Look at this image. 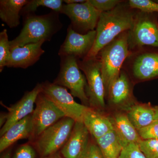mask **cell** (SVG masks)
I'll return each instance as SVG.
<instances>
[{"instance_id": "23", "label": "cell", "mask_w": 158, "mask_h": 158, "mask_svg": "<svg viewBox=\"0 0 158 158\" xmlns=\"http://www.w3.org/2000/svg\"><path fill=\"white\" fill-rule=\"evenodd\" d=\"M62 0H31L23 8L21 15H26L34 13L40 6L49 8L53 11L60 13L63 6Z\"/></svg>"}, {"instance_id": "11", "label": "cell", "mask_w": 158, "mask_h": 158, "mask_svg": "<svg viewBox=\"0 0 158 158\" xmlns=\"http://www.w3.org/2000/svg\"><path fill=\"white\" fill-rule=\"evenodd\" d=\"M32 113L33 132L31 141L35 140L46 129L65 117V114L41 92L36 100Z\"/></svg>"}, {"instance_id": "35", "label": "cell", "mask_w": 158, "mask_h": 158, "mask_svg": "<svg viewBox=\"0 0 158 158\" xmlns=\"http://www.w3.org/2000/svg\"><path fill=\"white\" fill-rule=\"evenodd\" d=\"M1 158H11V151H9L3 155Z\"/></svg>"}, {"instance_id": "16", "label": "cell", "mask_w": 158, "mask_h": 158, "mask_svg": "<svg viewBox=\"0 0 158 158\" xmlns=\"http://www.w3.org/2000/svg\"><path fill=\"white\" fill-rule=\"evenodd\" d=\"M90 141V133L82 122H76L68 141L60 151L64 158H80Z\"/></svg>"}, {"instance_id": "8", "label": "cell", "mask_w": 158, "mask_h": 158, "mask_svg": "<svg viewBox=\"0 0 158 158\" xmlns=\"http://www.w3.org/2000/svg\"><path fill=\"white\" fill-rule=\"evenodd\" d=\"M80 69L87 79L85 89L89 101V107L100 111L106 106V92L101 71L100 62L98 57L78 60Z\"/></svg>"}, {"instance_id": "15", "label": "cell", "mask_w": 158, "mask_h": 158, "mask_svg": "<svg viewBox=\"0 0 158 158\" xmlns=\"http://www.w3.org/2000/svg\"><path fill=\"white\" fill-rule=\"evenodd\" d=\"M44 43L30 44L11 49L6 67L26 69L34 65L45 52L42 48Z\"/></svg>"}, {"instance_id": "34", "label": "cell", "mask_w": 158, "mask_h": 158, "mask_svg": "<svg viewBox=\"0 0 158 158\" xmlns=\"http://www.w3.org/2000/svg\"><path fill=\"white\" fill-rule=\"evenodd\" d=\"M41 158H64L62 157V155L60 153V152L51 155L47 156Z\"/></svg>"}, {"instance_id": "26", "label": "cell", "mask_w": 158, "mask_h": 158, "mask_svg": "<svg viewBox=\"0 0 158 158\" xmlns=\"http://www.w3.org/2000/svg\"><path fill=\"white\" fill-rule=\"evenodd\" d=\"M129 4L132 9L144 12L158 13V3L151 0H129Z\"/></svg>"}, {"instance_id": "21", "label": "cell", "mask_w": 158, "mask_h": 158, "mask_svg": "<svg viewBox=\"0 0 158 158\" xmlns=\"http://www.w3.org/2000/svg\"><path fill=\"white\" fill-rule=\"evenodd\" d=\"M128 118L138 131L155 121V109L148 104H135L130 107Z\"/></svg>"}, {"instance_id": "9", "label": "cell", "mask_w": 158, "mask_h": 158, "mask_svg": "<svg viewBox=\"0 0 158 158\" xmlns=\"http://www.w3.org/2000/svg\"><path fill=\"white\" fill-rule=\"evenodd\" d=\"M42 92L65 114L75 122H82L83 115L88 107L74 99L67 88L46 81L41 84Z\"/></svg>"}, {"instance_id": "1", "label": "cell", "mask_w": 158, "mask_h": 158, "mask_svg": "<svg viewBox=\"0 0 158 158\" xmlns=\"http://www.w3.org/2000/svg\"><path fill=\"white\" fill-rule=\"evenodd\" d=\"M138 10L131 7L128 1H123L111 11L102 13L95 29L96 39L86 57L97 56L102 49L118 35L129 31L133 25Z\"/></svg>"}, {"instance_id": "27", "label": "cell", "mask_w": 158, "mask_h": 158, "mask_svg": "<svg viewBox=\"0 0 158 158\" xmlns=\"http://www.w3.org/2000/svg\"><path fill=\"white\" fill-rule=\"evenodd\" d=\"M123 1L121 0H89L91 5L101 13L111 11Z\"/></svg>"}, {"instance_id": "6", "label": "cell", "mask_w": 158, "mask_h": 158, "mask_svg": "<svg viewBox=\"0 0 158 158\" xmlns=\"http://www.w3.org/2000/svg\"><path fill=\"white\" fill-rule=\"evenodd\" d=\"M76 122L65 117L48 128L35 140L34 146L41 158L59 152L68 141Z\"/></svg>"}, {"instance_id": "29", "label": "cell", "mask_w": 158, "mask_h": 158, "mask_svg": "<svg viewBox=\"0 0 158 158\" xmlns=\"http://www.w3.org/2000/svg\"><path fill=\"white\" fill-rule=\"evenodd\" d=\"M118 158H146L138 143H132L124 148Z\"/></svg>"}, {"instance_id": "33", "label": "cell", "mask_w": 158, "mask_h": 158, "mask_svg": "<svg viewBox=\"0 0 158 158\" xmlns=\"http://www.w3.org/2000/svg\"><path fill=\"white\" fill-rule=\"evenodd\" d=\"M86 1V0H65L63 1V2L66 3V4H77L85 2Z\"/></svg>"}, {"instance_id": "4", "label": "cell", "mask_w": 158, "mask_h": 158, "mask_svg": "<svg viewBox=\"0 0 158 158\" xmlns=\"http://www.w3.org/2000/svg\"><path fill=\"white\" fill-rule=\"evenodd\" d=\"M122 69L134 82L158 78V48L144 46L130 51Z\"/></svg>"}, {"instance_id": "5", "label": "cell", "mask_w": 158, "mask_h": 158, "mask_svg": "<svg viewBox=\"0 0 158 158\" xmlns=\"http://www.w3.org/2000/svg\"><path fill=\"white\" fill-rule=\"evenodd\" d=\"M127 43L130 51L144 46L158 48V13L138 10L127 31Z\"/></svg>"}, {"instance_id": "7", "label": "cell", "mask_w": 158, "mask_h": 158, "mask_svg": "<svg viewBox=\"0 0 158 158\" xmlns=\"http://www.w3.org/2000/svg\"><path fill=\"white\" fill-rule=\"evenodd\" d=\"M60 58V70L54 84L69 89L74 97L79 98L82 104L89 107L85 91L87 79L79 68L77 59L71 56Z\"/></svg>"}, {"instance_id": "31", "label": "cell", "mask_w": 158, "mask_h": 158, "mask_svg": "<svg viewBox=\"0 0 158 158\" xmlns=\"http://www.w3.org/2000/svg\"><path fill=\"white\" fill-rule=\"evenodd\" d=\"M80 158H104L97 143L89 141Z\"/></svg>"}, {"instance_id": "3", "label": "cell", "mask_w": 158, "mask_h": 158, "mask_svg": "<svg viewBox=\"0 0 158 158\" xmlns=\"http://www.w3.org/2000/svg\"><path fill=\"white\" fill-rule=\"evenodd\" d=\"M127 31L116 37L102 49L98 54L104 85L106 97L110 86L118 77L130 54L127 43Z\"/></svg>"}, {"instance_id": "13", "label": "cell", "mask_w": 158, "mask_h": 158, "mask_svg": "<svg viewBox=\"0 0 158 158\" xmlns=\"http://www.w3.org/2000/svg\"><path fill=\"white\" fill-rule=\"evenodd\" d=\"M42 91V85L38 83L33 90L26 92L22 98L10 106H6L1 102V104L7 109L8 113H7V121L1 127V137L12 125L32 114L37 97Z\"/></svg>"}, {"instance_id": "20", "label": "cell", "mask_w": 158, "mask_h": 158, "mask_svg": "<svg viewBox=\"0 0 158 158\" xmlns=\"http://www.w3.org/2000/svg\"><path fill=\"white\" fill-rule=\"evenodd\" d=\"M28 0H1L0 18L10 28L20 24L21 12Z\"/></svg>"}, {"instance_id": "22", "label": "cell", "mask_w": 158, "mask_h": 158, "mask_svg": "<svg viewBox=\"0 0 158 158\" xmlns=\"http://www.w3.org/2000/svg\"><path fill=\"white\" fill-rule=\"evenodd\" d=\"M95 140L104 158L119 157L123 148L113 130Z\"/></svg>"}, {"instance_id": "25", "label": "cell", "mask_w": 158, "mask_h": 158, "mask_svg": "<svg viewBox=\"0 0 158 158\" xmlns=\"http://www.w3.org/2000/svg\"><path fill=\"white\" fill-rule=\"evenodd\" d=\"M146 158H158V140H142L138 143Z\"/></svg>"}, {"instance_id": "30", "label": "cell", "mask_w": 158, "mask_h": 158, "mask_svg": "<svg viewBox=\"0 0 158 158\" xmlns=\"http://www.w3.org/2000/svg\"><path fill=\"white\" fill-rule=\"evenodd\" d=\"M36 152L34 147L29 144H23L15 151L12 158H36Z\"/></svg>"}, {"instance_id": "24", "label": "cell", "mask_w": 158, "mask_h": 158, "mask_svg": "<svg viewBox=\"0 0 158 158\" xmlns=\"http://www.w3.org/2000/svg\"><path fill=\"white\" fill-rule=\"evenodd\" d=\"M10 55V41L7 31L4 29L0 33V72L7 65Z\"/></svg>"}, {"instance_id": "17", "label": "cell", "mask_w": 158, "mask_h": 158, "mask_svg": "<svg viewBox=\"0 0 158 158\" xmlns=\"http://www.w3.org/2000/svg\"><path fill=\"white\" fill-rule=\"evenodd\" d=\"M33 132L32 114L15 123L0 138V152H3L21 139L31 140Z\"/></svg>"}, {"instance_id": "2", "label": "cell", "mask_w": 158, "mask_h": 158, "mask_svg": "<svg viewBox=\"0 0 158 158\" xmlns=\"http://www.w3.org/2000/svg\"><path fill=\"white\" fill-rule=\"evenodd\" d=\"M59 13L53 11L44 15L32 13L25 15L19 35L10 41V50L30 44L50 41L62 27Z\"/></svg>"}, {"instance_id": "18", "label": "cell", "mask_w": 158, "mask_h": 158, "mask_svg": "<svg viewBox=\"0 0 158 158\" xmlns=\"http://www.w3.org/2000/svg\"><path fill=\"white\" fill-rule=\"evenodd\" d=\"M82 122L95 140L113 130L110 118L100 111L88 107L83 115Z\"/></svg>"}, {"instance_id": "36", "label": "cell", "mask_w": 158, "mask_h": 158, "mask_svg": "<svg viewBox=\"0 0 158 158\" xmlns=\"http://www.w3.org/2000/svg\"><path fill=\"white\" fill-rule=\"evenodd\" d=\"M155 120H158V106L155 107Z\"/></svg>"}, {"instance_id": "12", "label": "cell", "mask_w": 158, "mask_h": 158, "mask_svg": "<svg viewBox=\"0 0 158 158\" xmlns=\"http://www.w3.org/2000/svg\"><path fill=\"white\" fill-rule=\"evenodd\" d=\"M96 36L95 30L82 34L75 32L69 26L66 38L59 50V56L60 57L71 56L78 60L85 59L93 47Z\"/></svg>"}, {"instance_id": "14", "label": "cell", "mask_w": 158, "mask_h": 158, "mask_svg": "<svg viewBox=\"0 0 158 158\" xmlns=\"http://www.w3.org/2000/svg\"><path fill=\"white\" fill-rule=\"evenodd\" d=\"M133 82L126 72L122 69L110 86L106 97L110 105L116 107L127 106L134 101Z\"/></svg>"}, {"instance_id": "28", "label": "cell", "mask_w": 158, "mask_h": 158, "mask_svg": "<svg viewBox=\"0 0 158 158\" xmlns=\"http://www.w3.org/2000/svg\"><path fill=\"white\" fill-rule=\"evenodd\" d=\"M142 140H158V120L138 131Z\"/></svg>"}, {"instance_id": "19", "label": "cell", "mask_w": 158, "mask_h": 158, "mask_svg": "<svg viewBox=\"0 0 158 158\" xmlns=\"http://www.w3.org/2000/svg\"><path fill=\"white\" fill-rule=\"evenodd\" d=\"M113 131L123 148L132 143H138L141 140L138 131L133 125L127 115L119 113L110 118Z\"/></svg>"}, {"instance_id": "10", "label": "cell", "mask_w": 158, "mask_h": 158, "mask_svg": "<svg viewBox=\"0 0 158 158\" xmlns=\"http://www.w3.org/2000/svg\"><path fill=\"white\" fill-rule=\"evenodd\" d=\"M60 13L67 15L70 20L72 28L82 34L95 30L101 14L89 0L84 3L63 5Z\"/></svg>"}, {"instance_id": "32", "label": "cell", "mask_w": 158, "mask_h": 158, "mask_svg": "<svg viewBox=\"0 0 158 158\" xmlns=\"http://www.w3.org/2000/svg\"><path fill=\"white\" fill-rule=\"evenodd\" d=\"M0 126L2 127L6 123L7 119V113H2L1 114L0 117Z\"/></svg>"}]
</instances>
